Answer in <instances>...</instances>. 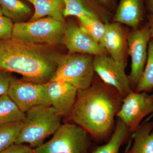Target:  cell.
Instances as JSON below:
<instances>
[{
    "instance_id": "obj_1",
    "label": "cell",
    "mask_w": 153,
    "mask_h": 153,
    "mask_svg": "<svg viewBox=\"0 0 153 153\" xmlns=\"http://www.w3.org/2000/svg\"><path fill=\"white\" fill-rule=\"evenodd\" d=\"M123 98L115 88L99 82L87 89L78 91L76 101L68 116L97 143L107 142L114 128V118Z\"/></svg>"
},
{
    "instance_id": "obj_2",
    "label": "cell",
    "mask_w": 153,
    "mask_h": 153,
    "mask_svg": "<svg viewBox=\"0 0 153 153\" xmlns=\"http://www.w3.org/2000/svg\"><path fill=\"white\" fill-rule=\"evenodd\" d=\"M59 55L45 45L13 38L0 40V70L21 74L26 81H49L56 70Z\"/></svg>"
},
{
    "instance_id": "obj_3",
    "label": "cell",
    "mask_w": 153,
    "mask_h": 153,
    "mask_svg": "<svg viewBox=\"0 0 153 153\" xmlns=\"http://www.w3.org/2000/svg\"><path fill=\"white\" fill-rule=\"evenodd\" d=\"M61 117L51 105L32 108L25 113L22 129L15 144L27 143L32 149L38 147L60 127Z\"/></svg>"
},
{
    "instance_id": "obj_4",
    "label": "cell",
    "mask_w": 153,
    "mask_h": 153,
    "mask_svg": "<svg viewBox=\"0 0 153 153\" xmlns=\"http://www.w3.org/2000/svg\"><path fill=\"white\" fill-rule=\"evenodd\" d=\"M95 73L92 55L69 53L59 55L56 70L50 80L64 81L78 91L84 90L92 85Z\"/></svg>"
},
{
    "instance_id": "obj_5",
    "label": "cell",
    "mask_w": 153,
    "mask_h": 153,
    "mask_svg": "<svg viewBox=\"0 0 153 153\" xmlns=\"http://www.w3.org/2000/svg\"><path fill=\"white\" fill-rule=\"evenodd\" d=\"M66 24L50 17L14 25L12 38L38 45L62 44Z\"/></svg>"
},
{
    "instance_id": "obj_6",
    "label": "cell",
    "mask_w": 153,
    "mask_h": 153,
    "mask_svg": "<svg viewBox=\"0 0 153 153\" xmlns=\"http://www.w3.org/2000/svg\"><path fill=\"white\" fill-rule=\"evenodd\" d=\"M90 134L76 124L61 125L50 140L33 149V153H88Z\"/></svg>"
},
{
    "instance_id": "obj_7",
    "label": "cell",
    "mask_w": 153,
    "mask_h": 153,
    "mask_svg": "<svg viewBox=\"0 0 153 153\" xmlns=\"http://www.w3.org/2000/svg\"><path fill=\"white\" fill-rule=\"evenodd\" d=\"M152 38L147 23L142 27L134 29L127 37V51L131 57V70L128 76L132 90L135 88L143 72L148 57V45Z\"/></svg>"
},
{
    "instance_id": "obj_8",
    "label": "cell",
    "mask_w": 153,
    "mask_h": 153,
    "mask_svg": "<svg viewBox=\"0 0 153 153\" xmlns=\"http://www.w3.org/2000/svg\"><path fill=\"white\" fill-rule=\"evenodd\" d=\"M153 114V94L131 91L123 99L122 104L116 115L133 134L144 118Z\"/></svg>"
},
{
    "instance_id": "obj_9",
    "label": "cell",
    "mask_w": 153,
    "mask_h": 153,
    "mask_svg": "<svg viewBox=\"0 0 153 153\" xmlns=\"http://www.w3.org/2000/svg\"><path fill=\"white\" fill-rule=\"evenodd\" d=\"M7 94L22 112L38 105H51L46 83H35L13 77Z\"/></svg>"
},
{
    "instance_id": "obj_10",
    "label": "cell",
    "mask_w": 153,
    "mask_h": 153,
    "mask_svg": "<svg viewBox=\"0 0 153 153\" xmlns=\"http://www.w3.org/2000/svg\"><path fill=\"white\" fill-rule=\"evenodd\" d=\"M93 63L95 73L104 83L115 88L123 98L132 91L125 66L106 54L94 56Z\"/></svg>"
},
{
    "instance_id": "obj_11",
    "label": "cell",
    "mask_w": 153,
    "mask_h": 153,
    "mask_svg": "<svg viewBox=\"0 0 153 153\" xmlns=\"http://www.w3.org/2000/svg\"><path fill=\"white\" fill-rule=\"evenodd\" d=\"M69 53L87 54L94 56L106 54L99 44L93 41L73 22L66 24L62 40Z\"/></svg>"
},
{
    "instance_id": "obj_12",
    "label": "cell",
    "mask_w": 153,
    "mask_h": 153,
    "mask_svg": "<svg viewBox=\"0 0 153 153\" xmlns=\"http://www.w3.org/2000/svg\"><path fill=\"white\" fill-rule=\"evenodd\" d=\"M46 85L51 106L61 117L68 116L76 101L77 89L63 81L49 80Z\"/></svg>"
},
{
    "instance_id": "obj_13",
    "label": "cell",
    "mask_w": 153,
    "mask_h": 153,
    "mask_svg": "<svg viewBox=\"0 0 153 153\" xmlns=\"http://www.w3.org/2000/svg\"><path fill=\"white\" fill-rule=\"evenodd\" d=\"M99 44L107 55L126 67L127 38L121 24L116 22L106 24L105 32Z\"/></svg>"
},
{
    "instance_id": "obj_14",
    "label": "cell",
    "mask_w": 153,
    "mask_h": 153,
    "mask_svg": "<svg viewBox=\"0 0 153 153\" xmlns=\"http://www.w3.org/2000/svg\"><path fill=\"white\" fill-rule=\"evenodd\" d=\"M144 11L143 0H120L114 21L137 29L143 22Z\"/></svg>"
},
{
    "instance_id": "obj_15",
    "label": "cell",
    "mask_w": 153,
    "mask_h": 153,
    "mask_svg": "<svg viewBox=\"0 0 153 153\" xmlns=\"http://www.w3.org/2000/svg\"><path fill=\"white\" fill-rule=\"evenodd\" d=\"M127 153H153V122L145 121L132 134Z\"/></svg>"
},
{
    "instance_id": "obj_16",
    "label": "cell",
    "mask_w": 153,
    "mask_h": 153,
    "mask_svg": "<svg viewBox=\"0 0 153 153\" xmlns=\"http://www.w3.org/2000/svg\"><path fill=\"white\" fill-rule=\"evenodd\" d=\"M32 4L35 7V12L30 22L50 17L64 22L63 16L65 4L63 0H26Z\"/></svg>"
},
{
    "instance_id": "obj_17",
    "label": "cell",
    "mask_w": 153,
    "mask_h": 153,
    "mask_svg": "<svg viewBox=\"0 0 153 153\" xmlns=\"http://www.w3.org/2000/svg\"><path fill=\"white\" fill-rule=\"evenodd\" d=\"M131 134L126 125L118 119L114 130L106 144L95 147L91 153H119L122 146L130 139Z\"/></svg>"
},
{
    "instance_id": "obj_18",
    "label": "cell",
    "mask_w": 153,
    "mask_h": 153,
    "mask_svg": "<svg viewBox=\"0 0 153 153\" xmlns=\"http://www.w3.org/2000/svg\"><path fill=\"white\" fill-rule=\"evenodd\" d=\"M3 16L15 23L24 22L32 13L30 7L21 0H0Z\"/></svg>"
},
{
    "instance_id": "obj_19",
    "label": "cell",
    "mask_w": 153,
    "mask_h": 153,
    "mask_svg": "<svg viewBox=\"0 0 153 153\" xmlns=\"http://www.w3.org/2000/svg\"><path fill=\"white\" fill-rule=\"evenodd\" d=\"M25 113L22 112L7 94L0 95V126L23 122Z\"/></svg>"
},
{
    "instance_id": "obj_20",
    "label": "cell",
    "mask_w": 153,
    "mask_h": 153,
    "mask_svg": "<svg viewBox=\"0 0 153 153\" xmlns=\"http://www.w3.org/2000/svg\"><path fill=\"white\" fill-rule=\"evenodd\" d=\"M80 27L94 41L99 44L106 30V24H103L98 16H81L77 18Z\"/></svg>"
},
{
    "instance_id": "obj_21",
    "label": "cell",
    "mask_w": 153,
    "mask_h": 153,
    "mask_svg": "<svg viewBox=\"0 0 153 153\" xmlns=\"http://www.w3.org/2000/svg\"><path fill=\"white\" fill-rule=\"evenodd\" d=\"M153 89V38L148 45V57L144 70L134 91L149 92Z\"/></svg>"
},
{
    "instance_id": "obj_22",
    "label": "cell",
    "mask_w": 153,
    "mask_h": 153,
    "mask_svg": "<svg viewBox=\"0 0 153 153\" xmlns=\"http://www.w3.org/2000/svg\"><path fill=\"white\" fill-rule=\"evenodd\" d=\"M23 122L0 126V152L14 144L23 126Z\"/></svg>"
},
{
    "instance_id": "obj_23",
    "label": "cell",
    "mask_w": 153,
    "mask_h": 153,
    "mask_svg": "<svg viewBox=\"0 0 153 153\" xmlns=\"http://www.w3.org/2000/svg\"><path fill=\"white\" fill-rule=\"evenodd\" d=\"M65 4L63 16H75L78 18L81 16H98L93 11L85 6L82 0H63Z\"/></svg>"
},
{
    "instance_id": "obj_24",
    "label": "cell",
    "mask_w": 153,
    "mask_h": 153,
    "mask_svg": "<svg viewBox=\"0 0 153 153\" xmlns=\"http://www.w3.org/2000/svg\"><path fill=\"white\" fill-rule=\"evenodd\" d=\"M14 24L10 19L0 16V40H7L12 38Z\"/></svg>"
},
{
    "instance_id": "obj_25",
    "label": "cell",
    "mask_w": 153,
    "mask_h": 153,
    "mask_svg": "<svg viewBox=\"0 0 153 153\" xmlns=\"http://www.w3.org/2000/svg\"><path fill=\"white\" fill-rule=\"evenodd\" d=\"M12 78L11 72L0 70V95L7 94Z\"/></svg>"
},
{
    "instance_id": "obj_26",
    "label": "cell",
    "mask_w": 153,
    "mask_h": 153,
    "mask_svg": "<svg viewBox=\"0 0 153 153\" xmlns=\"http://www.w3.org/2000/svg\"><path fill=\"white\" fill-rule=\"evenodd\" d=\"M0 153H33V149L30 146L14 144Z\"/></svg>"
},
{
    "instance_id": "obj_27",
    "label": "cell",
    "mask_w": 153,
    "mask_h": 153,
    "mask_svg": "<svg viewBox=\"0 0 153 153\" xmlns=\"http://www.w3.org/2000/svg\"><path fill=\"white\" fill-rule=\"evenodd\" d=\"M146 4L149 14L153 16V0H146Z\"/></svg>"
},
{
    "instance_id": "obj_28",
    "label": "cell",
    "mask_w": 153,
    "mask_h": 153,
    "mask_svg": "<svg viewBox=\"0 0 153 153\" xmlns=\"http://www.w3.org/2000/svg\"><path fill=\"white\" fill-rule=\"evenodd\" d=\"M148 23L149 26L151 37L153 38V16L150 14L147 15Z\"/></svg>"
},
{
    "instance_id": "obj_29",
    "label": "cell",
    "mask_w": 153,
    "mask_h": 153,
    "mask_svg": "<svg viewBox=\"0 0 153 153\" xmlns=\"http://www.w3.org/2000/svg\"><path fill=\"white\" fill-rule=\"evenodd\" d=\"M98 1L104 5L108 6L111 3L113 0H98Z\"/></svg>"
},
{
    "instance_id": "obj_30",
    "label": "cell",
    "mask_w": 153,
    "mask_h": 153,
    "mask_svg": "<svg viewBox=\"0 0 153 153\" xmlns=\"http://www.w3.org/2000/svg\"><path fill=\"white\" fill-rule=\"evenodd\" d=\"M153 117V114H152L150 116H149V117L147 118V119L146 120V121H149L151 119V118H152V117Z\"/></svg>"
},
{
    "instance_id": "obj_31",
    "label": "cell",
    "mask_w": 153,
    "mask_h": 153,
    "mask_svg": "<svg viewBox=\"0 0 153 153\" xmlns=\"http://www.w3.org/2000/svg\"><path fill=\"white\" fill-rule=\"evenodd\" d=\"M3 15L2 13L1 10V7H0V16Z\"/></svg>"
},
{
    "instance_id": "obj_32",
    "label": "cell",
    "mask_w": 153,
    "mask_h": 153,
    "mask_svg": "<svg viewBox=\"0 0 153 153\" xmlns=\"http://www.w3.org/2000/svg\"><path fill=\"white\" fill-rule=\"evenodd\" d=\"M124 153H127V150H126V148L125 151Z\"/></svg>"
}]
</instances>
